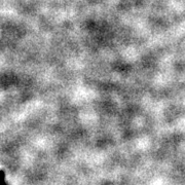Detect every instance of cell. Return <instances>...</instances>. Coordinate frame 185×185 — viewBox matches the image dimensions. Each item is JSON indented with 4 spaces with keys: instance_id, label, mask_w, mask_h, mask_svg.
Instances as JSON below:
<instances>
[{
    "instance_id": "obj_1",
    "label": "cell",
    "mask_w": 185,
    "mask_h": 185,
    "mask_svg": "<svg viewBox=\"0 0 185 185\" xmlns=\"http://www.w3.org/2000/svg\"><path fill=\"white\" fill-rule=\"evenodd\" d=\"M3 179H4V174L0 172V182H3Z\"/></svg>"
}]
</instances>
